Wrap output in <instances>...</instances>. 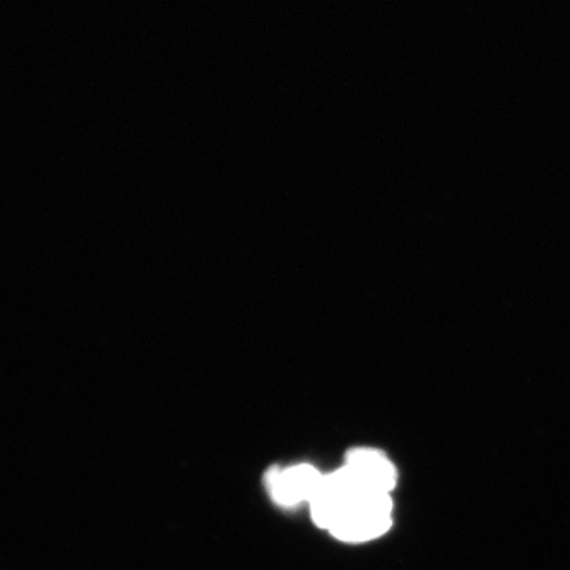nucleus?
Wrapping results in <instances>:
<instances>
[{"instance_id": "obj_1", "label": "nucleus", "mask_w": 570, "mask_h": 570, "mask_svg": "<svg viewBox=\"0 0 570 570\" xmlns=\"http://www.w3.org/2000/svg\"><path fill=\"white\" fill-rule=\"evenodd\" d=\"M391 494L345 488L334 495L327 531L340 541L360 544L383 537L392 525Z\"/></svg>"}, {"instance_id": "obj_2", "label": "nucleus", "mask_w": 570, "mask_h": 570, "mask_svg": "<svg viewBox=\"0 0 570 570\" xmlns=\"http://www.w3.org/2000/svg\"><path fill=\"white\" fill-rule=\"evenodd\" d=\"M342 470L355 489L370 493L391 494L397 482L394 463L374 448H355L347 453Z\"/></svg>"}, {"instance_id": "obj_3", "label": "nucleus", "mask_w": 570, "mask_h": 570, "mask_svg": "<svg viewBox=\"0 0 570 570\" xmlns=\"http://www.w3.org/2000/svg\"><path fill=\"white\" fill-rule=\"evenodd\" d=\"M324 474L308 463L288 468H273L266 474V487L271 498L283 508H295L311 503L323 482Z\"/></svg>"}]
</instances>
